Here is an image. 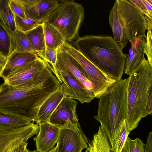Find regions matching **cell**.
<instances>
[{
  "label": "cell",
  "mask_w": 152,
  "mask_h": 152,
  "mask_svg": "<svg viewBox=\"0 0 152 152\" xmlns=\"http://www.w3.org/2000/svg\"><path fill=\"white\" fill-rule=\"evenodd\" d=\"M9 0H0V21L11 33L16 30L14 14L9 5Z\"/></svg>",
  "instance_id": "obj_22"
},
{
  "label": "cell",
  "mask_w": 152,
  "mask_h": 152,
  "mask_svg": "<svg viewBox=\"0 0 152 152\" xmlns=\"http://www.w3.org/2000/svg\"><path fill=\"white\" fill-rule=\"evenodd\" d=\"M66 97L60 88L51 94L41 106L36 123L49 122L52 114L62 100Z\"/></svg>",
  "instance_id": "obj_18"
},
{
  "label": "cell",
  "mask_w": 152,
  "mask_h": 152,
  "mask_svg": "<svg viewBox=\"0 0 152 152\" xmlns=\"http://www.w3.org/2000/svg\"><path fill=\"white\" fill-rule=\"evenodd\" d=\"M127 88V115L125 123L130 132L146 117L145 108L150 87L152 85V67L145 57L129 75Z\"/></svg>",
  "instance_id": "obj_4"
},
{
  "label": "cell",
  "mask_w": 152,
  "mask_h": 152,
  "mask_svg": "<svg viewBox=\"0 0 152 152\" xmlns=\"http://www.w3.org/2000/svg\"><path fill=\"white\" fill-rule=\"evenodd\" d=\"M39 124L34 122L18 128L0 127V152H12L38 134Z\"/></svg>",
  "instance_id": "obj_9"
},
{
  "label": "cell",
  "mask_w": 152,
  "mask_h": 152,
  "mask_svg": "<svg viewBox=\"0 0 152 152\" xmlns=\"http://www.w3.org/2000/svg\"><path fill=\"white\" fill-rule=\"evenodd\" d=\"M152 19L149 18L147 32L145 38L146 44L144 50L145 53L147 57L149 64L152 67Z\"/></svg>",
  "instance_id": "obj_29"
},
{
  "label": "cell",
  "mask_w": 152,
  "mask_h": 152,
  "mask_svg": "<svg viewBox=\"0 0 152 152\" xmlns=\"http://www.w3.org/2000/svg\"><path fill=\"white\" fill-rule=\"evenodd\" d=\"M20 4L26 17L43 23L59 4L57 0H15Z\"/></svg>",
  "instance_id": "obj_13"
},
{
  "label": "cell",
  "mask_w": 152,
  "mask_h": 152,
  "mask_svg": "<svg viewBox=\"0 0 152 152\" xmlns=\"http://www.w3.org/2000/svg\"><path fill=\"white\" fill-rule=\"evenodd\" d=\"M61 48L75 59L85 71L91 83L94 98L99 99L118 80L99 69L70 43L65 41Z\"/></svg>",
  "instance_id": "obj_7"
},
{
  "label": "cell",
  "mask_w": 152,
  "mask_h": 152,
  "mask_svg": "<svg viewBox=\"0 0 152 152\" xmlns=\"http://www.w3.org/2000/svg\"><path fill=\"white\" fill-rule=\"evenodd\" d=\"M147 17L152 19V0H130Z\"/></svg>",
  "instance_id": "obj_30"
},
{
  "label": "cell",
  "mask_w": 152,
  "mask_h": 152,
  "mask_svg": "<svg viewBox=\"0 0 152 152\" xmlns=\"http://www.w3.org/2000/svg\"><path fill=\"white\" fill-rule=\"evenodd\" d=\"M84 11L82 5L74 0L61 1L44 22L56 28L66 42H72L79 37Z\"/></svg>",
  "instance_id": "obj_6"
},
{
  "label": "cell",
  "mask_w": 152,
  "mask_h": 152,
  "mask_svg": "<svg viewBox=\"0 0 152 152\" xmlns=\"http://www.w3.org/2000/svg\"><path fill=\"white\" fill-rule=\"evenodd\" d=\"M13 51L12 34L0 21V54L7 58Z\"/></svg>",
  "instance_id": "obj_25"
},
{
  "label": "cell",
  "mask_w": 152,
  "mask_h": 152,
  "mask_svg": "<svg viewBox=\"0 0 152 152\" xmlns=\"http://www.w3.org/2000/svg\"><path fill=\"white\" fill-rule=\"evenodd\" d=\"M149 18L130 0H116L109 13V21L114 40L134 43L146 38Z\"/></svg>",
  "instance_id": "obj_5"
},
{
  "label": "cell",
  "mask_w": 152,
  "mask_h": 152,
  "mask_svg": "<svg viewBox=\"0 0 152 152\" xmlns=\"http://www.w3.org/2000/svg\"><path fill=\"white\" fill-rule=\"evenodd\" d=\"M14 15L16 29L25 33L42 24L28 17L22 18L16 15Z\"/></svg>",
  "instance_id": "obj_26"
},
{
  "label": "cell",
  "mask_w": 152,
  "mask_h": 152,
  "mask_svg": "<svg viewBox=\"0 0 152 152\" xmlns=\"http://www.w3.org/2000/svg\"><path fill=\"white\" fill-rule=\"evenodd\" d=\"M3 68V67L2 66H1V65H0V72L1 71V70Z\"/></svg>",
  "instance_id": "obj_38"
},
{
  "label": "cell",
  "mask_w": 152,
  "mask_h": 152,
  "mask_svg": "<svg viewBox=\"0 0 152 152\" xmlns=\"http://www.w3.org/2000/svg\"><path fill=\"white\" fill-rule=\"evenodd\" d=\"M0 56L3 57V56H1V55H0Z\"/></svg>",
  "instance_id": "obj_39"
},
{
  "label": "cell",
  "mask_w": 152,
  "mask_h": 152,
  "mask_svg": "<svg viewBox=\"0 0 152 152\" xmlns=\"http://www.w3.org/2000/svg\"><path fill=\"white\" fill-rule=\"evenodd\" d=\"M48 66L59 81L61 90L66 97L76 99L81 104L89 103L94 98L92 91L87 89L78 79L70 74L60 69L56 66Z\"/></svg>",
  "instance_id": "obj_8"
},
{
  "label": "cell",
  "mask_w": 152,
  "mask_h": 152,
  "mask_svg": "<svg viewBox=\"0 0 152 152\" xmlns=\"http://www.w3.org/2000/svg\"><path fill=\"white\" fill-rule=\"evenodd\" d=\"M12 52L37 54L25 33L16 29L12 33Z\"/></svg>",
  "instance_id": "obj_21"
},
{
  "label": "cell",
  "mask_w": 152,
  "mask_h": 152,
  "mask_svg": "<svg viewBox=\"0 0 152 152\" xmlns=\"http://www.w3.org/2000/svg\"><path fill=\"white\" fill-rule=\"evenodd\" d=\"M31 121L0 110V127L18 128L26 126Z\"/></svg>",
  "instance_id": "obj_24"
},
{
  "label": "cell",
  "mask_w": 152,
  "mask_h": 152,
  "mask_svg": "<svg viewBox=\"0 0 152 152\" xmlns=\"http://www.w3.org/2000/svg\"><path fill=\"white\" fill-rule=\"evenodd\" d=\"M7 59V58L0 56V65L3 67L6 64Z\"/></svg>",
  "instance_id": "obj_37"
},
{
  "label": "cell",
  "mask_w": 152,
  "mask_h": 152,
  "mask_svg": "<svg viewBox=\"0 0 152 152\" xmlns=\"http://www.w3.org/2000/svg\"><path fill=\"white\" fill-rule=\"evenodd\" d=\"M58 50L46 48L44 51L37 55L50 65L55 66L56 64Z\"/></svg>",
  "instance_id": "obj_31"
},
{
  "label": "cell",
  "mask_w": 152,
  "mask_h": 152,
  "mask_svg": "<svg viewBox=\"0 0 152 152\" xmlns=\"http://www.w3.org/2000/svg\"><path fill=\"white\" fill-rule=\"evenodd\" d=\"M57 145H56V146L53 149L51 150L50 151H49L48 152H56L57 150ZM25 152H39L37 150H34V151H31L29 150H28L27 149V148L26 149Z\"/></svg>",
  "instance_id": "obj_36"
},
{
  "label": "cell",
  "mask_w": 152,
  "mask_h": 152,
  "mask_svg": "<svg viewBox=\"0 0 152 152\" xmlns=\"http://www.w3.org/2000/svg\"><path fill=\"white\" fill-rule=\"evenodd\" d=\"M130 132L127 130L125 120L123 122L111 147L112 152H121L125 142Z\"/></svg>",
  "instance_id": "obj_27"
},
{
  "label": "cell",
  "mask_w": 152,
  "mask_h": 152,
  "mask_svg": "<svg viewBox=\"0 0 152 152\" xmlns=\"http://www.w3.org/2000/svg\"><path fill=\"white\" fill-rule=\"evenodd\" d=\"M146 44V39L141 37L134 43H131V48L126 59L124 73L130 75L136 69L142 61L144 56V50Z\"/></svg>",
  "instance_id": "obj_17"
},
{
  "label": "cell",
  "mask_w": 152,
  "mask_h": 152,
  "mask_svg": "<svg viewBox=\"0 0 152 152\" xmlns=\"http://www.w3.org/2000/svg\"></svg>",
  "instance_id": "obj_40"
},
{
  "label": "cell",
  "mask_w": 152,
  "mask_h": 152,
  "mask_svg": "<svg viewBox=\"0 0 152 152\" xmlns=\"http://www.w3.org/2000/svg\"><path fill=\"white\" fill-rule=\"evenodd\" d=\"M128 41L118 42L112 36L79 37L73 46L101 70L117 80L122 79L127 54L123 52Z\"/></svg>",
  "instance_id": "obj_2"
},
{
  "label": "cell",
  "mask_w": 152,
  "mask_h": 152,
  "mask_svg": "<svg viewBox=\"0 0 152 152\" xmlns=\"http://www.w3.org/2000/svg\"><path fill=\"white\" fill-rule=\"evenodd\" d=\"M77 104L74 99L65 97L52 114L49 122L60 129H81L76 113Z\"/></svg>",
  "instance_id": "obj_11"
},
{
  "label": "cell",
  "mask_w": 152,
  "mask_h": 152,
  "mask_svg": "<svg viewBox=\"0 0 152 152\" xmlns=\"http://www.w3.org/2000/svg\"><path fill=\"white\" fill-rule=\"evenodd\" d=\"M144 152H152V132L148 134L146 144L144 147Z\"/></svg>",
  "instance_id": "obj_34"
},
{
  "label": "cell",
  "mask_w": 152,
  "mask_h": 152,
  "mask_svg": "<svg viewBox=\"0 0 152 152\" xmlns=\"http://www.w3.org/2000/svg\"><path fill=\"white\" fill-rule=\"evenodd\" d=\"M145 145L139 138L132 140L128 137L121 152H144Z\"/></svg>",
  "instance_id": "obj_28"
},
{
  "label": "cell",
  "mask_w": 152,
  "mask_h": 152,
  "mask_svg": "<svg viewBox=\"0 0 152 152\" xmlns=\"http://www.w3.org/2000/svg\"><path fill=\"white\" fill-rule=\"evenodd\" d=\"M85 152H112L109 139L103 129L100 126L97 132L89 141Z\"/></svg>",
  "instance_id": "obj_19"
},
{
  "label": "cell",
  "mask_w": 152,
  "mask_h": 152,
  "mask_svg": "<svg viewBox=\"0 0 152 152\" xmlns=\"http://www.w3.org/2000/svg\"><path fill=\"white\" fill-rule=\"evenodd\" d=\"M37 54L12 52L7 58L6 64L0 72V77L4 80L18 69L35 60Z\"/></svg>",
  "instance_id": "obj_16"
},
{
  "label": "cell",
  "mask_w": 152,
  "mask_h": 152,
  "mask_svg": "<svg viewBox=\"0 0 152 152\" xmlns=\"http://www.w3.org/2000/svg\"><path fill=\"white\" fill-rule=\"evenodd\" d=\"M25 34L34 48L37 54L45 49L46 47L42 23Z\"/></svg>",
  "instance_id": "obj_23"
},
{
  "label": "cell",
  "mask_w": 152,
  "mask_h": 152,
  "mask_svg": "<svg viewBox=\"0 0 152 152\" xmlns=\"http://www.w3.org/2000/svg\"><path fill=\"white\" fill-rule=\"evenodd\" d=\"M39 132L33 138L36 150L39 152H48L54 148L59 137L60 128L49 122L39 124Z\"/></svg>",
  "instance_id": "obj_15"
},
{
  "label": "cell",
  "mask_w": 152,
  "mask_h": 152,
  "mask_svg": "<svg viewBox=\"0 0 152 152\" xmlns=\"http://www.w3.org/2000/svg\"><path fill=\"white\" fill-rule=\"evenodd\" d=\"M48 67L47 63L38 57L11 74L4 82L17 88H23L33 83L43 75Z\"/></svg>",
  "instance_id": "obj_10"
},
{
  "label": "cell",
  "mask_w": 152,
  "mask_h": 152,
  "mask_svg": "<svg viewBox=\"0 0 152 152\" xmlns=\"http://www.w3.org/2000/svg\"><path fill=\"white\" fill-rule=\"evenodd\" d=\"M152 113V85L150 87L145 108L146 116L151 115Z\"/></svg>",
  "instance_id": "obj_33"
},
{
  "label": "cell",
  "mask_w": 152,
  "mask_h": 152,
  "mask_svg": "<svg viewBox=\"0 0 152 152\" xmlns=\"http://www.w3.org/2000/svg\"><path fill=\"white\" fill-rule=\"evenodd\" d=\"M129 77L118 80L99 99L94 118L100 123L112 147L127 115V88Z\"/></svg>",
  "instance_id": "obj_3"
},
{
  "label": "cell",
  "mask_w": 152,
  "mask_h": 152,
  "mask_svg": "<svg viewBox=\"0 0 152 152\" xmlns=\"http://www.w3.org/2000/svg\"><path fill=\"white\" fill-rule=\"evenodd\" d=\"M9 4L11 10L14 14L22 18L26 17L22 7L15 0H9Z\"/></svg>",
  "instance_id": "obj_32"
},
{
  "label": "cell",
  "mask_w": 152,
  "mask_h": 152,
  "mask_svg": "<svg viewBox=\"0 0 152 152\" xmlns=\"http://www.w3.org/2000/svg\"><path fill=\"white\" fill-rule=\"evenodd\" d=\"M46 48L58 50L66 41L61 33L47 23H42Z\"/></svg>",
  "instance_id": "obj_20"
},
{
  "label": "cell",
  "mask_w": 152,
  "mask_h": 152,
  "mask_svg": "<svg viewBox=\"0 0 152 152\" xmlns=\"http://www.w3.org/2000/svg\"><path fill=\"white\" fill-rule=\"evenodd\" d=\"M88 142L82 129L60 128L56 152H81Z\"/></svg>",
  "instance_id": "obj_12"
},
{
  "label": "cell",
  "mask_w": 152,
  "mask_h": 152,
  "mask_svg": "<svg viewBox=\"0 0 152 152\" xmlns=\"http://www.w3.org/2000/svg\"><path fill=\"white\" fill-rule=\"evenodd\" d=\"M60 86L51 71L23 88H16L4 82L0 85V110L36 122L41 106Z\"/></svg>",
  "instance_id": "obj_1"
},
{
  "label": "cell",
  "mask_w": 152,
  "mask_h": 152,
  "mask_svg": "<svg viewBox=\"0 0 152 152\" xmlns=\"http://www.w3.org/2000/svg\"><path fill=\"white\" fill-rule=\"evenodd\" d=\"M56 66L79 80L88 89L92 91V86L88 76L79 63L65 51L60 48L57 52Z\"/></svg>",
  "instance_id": "obj_14"
},
{
  "label": "cell",
  "mask_w": 152,
  "mask_h": 152,
  "mask_svg": "<svg viewBox=\"0 0 152 152\" xmlns=\"http://www.w3.org/2000/svg\"><path fill=\"white\" fill-rule=\"evenodd\" d=\"M28 144L27 142L17 147L12 152H25Z\"/></svg>",
  "instance_id": "obj_35"
}]
</instances>
